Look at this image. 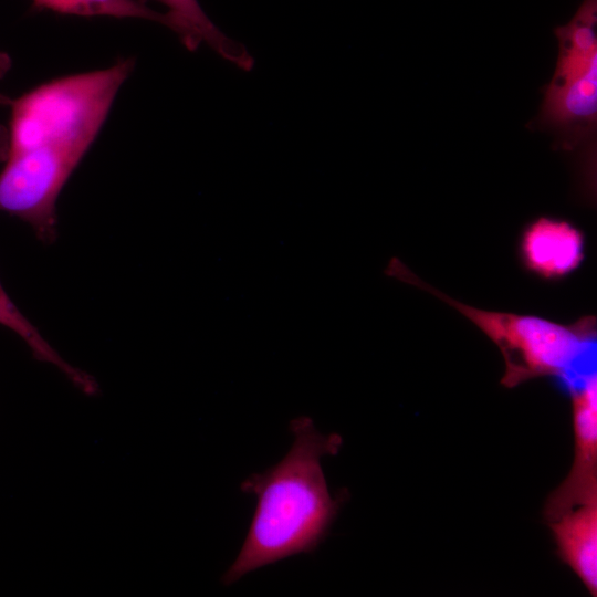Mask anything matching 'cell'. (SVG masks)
<instances>
[{"instance_id":"cell-1","label":"cell","mask_w":597,"mask_h":597,"mask_svg":"<svg viewBox=\"0 0 597 597\" xmlns=\"http://www.w3.org/2000/svg\"><path fill=\"white\" fill-rule=\"evenodd\" d=\"M135 66L133 57L42 83L10 107L8 151L0 172V211L56 238V201L97 138L114 101Z\"/></svg>"},{"instance_id":"cell-2","label":"cell","mask_w":597,"mask_h":597,"mask_svg":"<svg viewBox=\"0 0 597 597\" xmlns=\"http://www.w3.org/2000/svg\"><path fill=\"white\" fill-rule=\"evenodd\" d=\"M294 442L275 465L252 473L240 490L256 496L239 554L222 575L229 586L248 573L300 553H313L331 532L348 494L328 491L321 459L339 451L337 433H322L308 416L290 421Z\"/></svg>"},{"instance_id":"cell-3","label":"cell","mask_w":597,"mask_h":597,"mask_svg":"<svg viewBox=\"0 0 597 597\" xmlns=\"http://www.w3.org/2000/svg\"><path fill=\"white\" fill-rule=\"evenodd\" d=\"M384 273L431 293L451 305L480 328L500 349L506 388L538 377H553L564 389L596 373L597 320L585 315L570 324L537 316L481 310L431 286L399 258L392 256Z\"/></svg>"},{"instance_id":"cell-4","label":"cell","mask_w":597,"mask_h":597,"mask_svg":"<svg viewBox=\"0 0 597 597\" xmlns=\"http://www.w3.org/2000/svg\"><path fill=\"white\" fill-rule=\"evenodd\" d=\"M558 53L536 122L557 147L582 156L584 191L596 192L597 0H583L570 21L555 29Z\"/></svg>"},{"instance_id":"cell-5","label":"cell","mask_w":597,"mask_h":597,"mask_svg":"<svg viewBox=\"0 0 597 597\" xmlns=\"http://www.w3.org/2000/svg\"><path fill=\"white\" fill-rule=\"evenodd\" d=\"M566 391L572 401L574 459L568 474L545 505V515L549 522L578 505L597 501L596 373Z\"/></svg>"},{"instance_id":"cell-6","label":"cell","mask_w":597,"mask_h":597,"mask_svg":"<svg viewBox=\"0 0 597 597\" xmlns=\"http://www.w3.org/2000/svg\"><path fill=\"white\" fill-rule=\"evenodd\" d=\"M586 238L572 222L538 217L521 232L517 253L530 273L546 280H562L575 272L585 260Z\"/></svg>"},{"instance_id":"cell-7","label":"cell","mask_w":597,"mask_h":597,"mask_svg":"<svg viewBox=\"0 0 597 597\" xmlns=\"http://www.w3.org/2000/svg\"><path fill=\"white\" fill-rule=\"evenodd\" d=\"M551 528L564 563L591 596L597 595V501L578 505L555 520Z\"/></svg>"},{"instance_id":"cell-8","label":"cell","mask_w":597,"mask_h":597,"mask_svg":"<svg viewBox=\"0 0 597 597\" xmlns=\"http://www.w3.org/2000/svg\"><path fill=\"white\" fill-rule=\"evenodd\" d=\"M155 1L166 8L168 28L178 35L188 50L193 51L205 44L239 67L248 70L252 66L253 61L247 50L217 28L198 0Z\"/></svg>"},{"instance_id":"cell-9","label":"cell","mask_w":597,"mask_h":597,"mask_svg":"<svg viewBox=\"0 0 597 597\" xmlns=\"http://www.w3.org/2000/svg\"><path fill=\"white\" fill-rule=\"evenodd\" d=\"M0 324L14 332L30 348L33 357L56 367L69 381L82 394L96 396L100 386L96 379L63 359L60 354L43 338L41 333L19 311L0 283Z\"/></svg>"},{"instance_id":"cell-10","label":"cell","mask_w":597,"mask_h":597,"mask_svg":"<svg viewBox=\"0 0 597 597\" xmlns=\"http://www.w3.org/2000/svg\"><path fill=\"white\" fill-rule=\"evenodd\" d=\"M38 9L80 17L146 19L168 28L165 12L147 6L145 0H32Z\"/></svg>"},{"instance_id":"cell-11","label":"cell","mask_w":597,"mask_h":597,"mask_svg":"<svg viewBox=\"0 0 597 597\" xmlns=\"http://www.w3.org/2000/svg\"><path fill=\"white\" fill-rule=\"evenodd\" d=\"M8 129L0 124V161H4L8 151Z\"/></svg>"},{"instance_id":"cell-12","label":"cell","mask_w":597,"mask_h":597,"mask_svg":"<svg viewBox=\"0 0 597 597\" xmlns=\"http://www.w3.org/2000/svg\"><path fill=\"white\" fill-rule=\"evenodd\" d=\"M11 65L12 63L10 56L7 53L0 51V81L11 69Z\"/></svg>"}]
</instances>
